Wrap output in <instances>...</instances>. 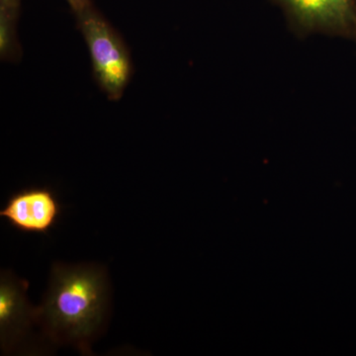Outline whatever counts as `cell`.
Here are the masks:
<instances>
[{
    "label": "cell",
    "mask_w": 356,
    "mask_h": 356,
    "mask_svg": "<svg viewBox=\"0 0 356 356\" xmlns=\"http://www.w3.org/2000/svg\"><path fill=\"white\" fill-rule=\"evenodd\" d=\"M108 291L106 274L99 266L55 264L36 318L54 341L88 351L106 320Z\"/></svg>",
    "instance_id": "obj_1"
},
{
    "label": "cell",
    "mask_w": 356,
    "mask_h": 356,
    "mask_svg": "<svg viewBox=\"0 0 356 356\" xmlns=\"http://www.w3.org/2000/svg\"><path fill=\"white\" fill-rule=\"evenodd\" d=\"M70 9L88 46L96 83L109 100L118 102L134 72L127 44L91 0H84Z\"/></svg>",
    "instance_id": "obj_2"
},
{
    "label": "cell",
    "mask_w": 356,
    "mask_h": 356,
    "mask_svg": "<svg viewBox=\"0 0 356 356\" xmlns=\"http://www.w3.org/2000/svg\"><path fill=\"white\" fill-rule=\"evenodd\" d=\"M301 36L325 34L356 39V0H273Z\"/></svg>",
    "instance_id": "obj_3"
},
{
    "label": "cell",
    "mask_w": 356,
    "mask_h": 356,
    "mask_svg": "<svg viewBox=\"0 0 356 356\" xmlns=\"http://www.w3.org/2000/svg\"><path fill=\"white\" fill-rule=\"evenodd\" d=\"M60 206L55 194L47 188L25 189L7 201L0 216L25 233L47 234L58 221Z\"/></svg>",
    "instance_id": "obj_4"
},
{
    "label": "cell",
    "mask_w": 356,
    "mask_h": 356,
    "mask_svg": "<svg viewBox=\"0 0 356 356\" xmlns=\"http://www.w3.org/2000/svg\"><path fill=\"white\" fill-rule=\"evenodd\" d=\"M27 282L16 280L11 274L1 273L0 282V337L3 351L19 343L30 322L36 318L26 298Z\"/></svg>",
    "instance_id": "obj_5"
},
{
    "label": "cell",
    "mask_w": 356,
    "mask_h": 356,
    "mask_svg": "<svg viewBox=\"0 0 356 356\" xmlns=\"http://www.w3.org/2000/svg\"><path fill=\"white\" fill-rule=\"evenodd\" d=\"M20 4L0 3V58L3 62L17 63L22 56L17 34Z\"/></svg>",
    "instance_id": "obj_6"
},
{
    "label": "cell",
    "mask_w": 356,
    "mask_h": 356,
    "mask_svg": "<svg viewBox=\"0 0 356 356\" xmlns=\"http://www.w3.org/2000/svg\"><path fill=\"white\" fill-rule=\"evenodd\" d=\"M65 1L69 3L70 8H72V7L79 6V4L81 3V2H83L84 0H65Z\"/></svg>",
    "instance_id": "obj_7"
},
{
    "label": "cell",
    "mask_w": 356,
    "mask_h": 356,
    "mask_svg": "<svg viewBox=\"0 0 356 356\" xmlns=\"http://www.w3.org/2000/svg\"><path fill=\"white\" fill-rule=\"evenodd\" d=\"M0 3L21 4V0H0Z\"/></svg>",
    "instance_id": "obj_8"
},
{
    "label": "cell",
    "mask_w": 356,
    "mask_h": 356,
    "mask_svg": "<svg viewBox=\"0 0 356 356\" xmlns=\"http://www.w3.org/2000/svg\"><path fill=\"white\" fill-rule=\"evenodd\" d=\"M355 41L356 42V39L355 40Z\"/></svg>",
    "instance_id": "obj_9"
}]
</instances>
